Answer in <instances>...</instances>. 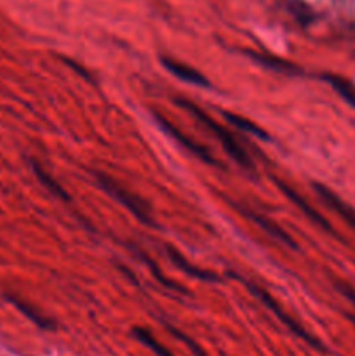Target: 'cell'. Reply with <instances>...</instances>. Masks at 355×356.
<instances>
[{
    "label": "cell",
    "instance_id": "6da1fadb",
    "mask_svg": "<svg viewBox=\"0 0 355 356\" xmlns=\"http://www.w3.org/2000/svg\"><path fill=\"white\" fill-rule=\"evenodd\" d=\"M176 104L178 106H181L183 110H187L188 113L191 115V117H195V120L200 122L202 125H204L205 129H207L209 132H212L214 134V138L218 139L219 143H221V146L225 148V152L228 153L230 156H232L233 160H235L237 163H239L242 169L246 170H254V163L253 160H251V156L247 155V152L244 149V146L240 145L239 141H237V138L233 134H230L228 131H226L223 125H219L218 122L214 120V118L209 117L207 113H205L202 108H198L197 104L191 103V101L188 99H176Z\"/></svg>",
    "mask_w": 355,
    "mask_h": 356
},
{
    "label": "cell",
    "instance_id": "7a4b0ae2",
    "mask_svg": "<svg viewBox=\"0 0 355 356\" xmlns=\"http://www.w3.org/2000/svg\"><path fill=\"white\" fill-rule=\"evenodd\" d=\"M94 179H96L97 186L104 191L106 195H110L115 202L122 205V207L127 209L139 222L146 226H155V219L152 216V207L143 200L141 197H138L136 193H132L131 190L124 186V184L118 183L117 179H113L108 174L100 172V170H94L93 172Z\"/></svg>",
    "mask_w": 355,
    "mask_h": 356
},
{
    "label": "cell",
    "instance_id": "3957f363",
    "mask_svg": "<svg viewBox=\"0 0 355 356\" xmlns=\"http://www.w3.org/2000/svg\"><path fill=\"white\" fill-rule=\"evenodd\" d=\"M240 280H242V284L246 285L247 291H249L251 294H253L254 298H256L258 301H260L261 305L265 306V308L270 309V312L275 315V318H277L281 323H284V325L287 327V329L291 330V332L294 334V336H298L299 339H303V341H305V343H308L312 348H317V350H324L322 344H320V341L315 339V337H313L312 334L306 332V330L303 329V327L299 325V323L296 322V320L292 318V316H289L287 313H285L284 309H282V306L278 305V302L275 301V299L271 298V296L268 294V292L265 291L263 287H260V285H256V284H254V282H251V280H244V278H240Z\"/></svg>",
    "mask_w": 355,
    "mask_h": 356
},
{
    "label": "cell",
    "instance_id": "277c9868",
    "mask_svg": "<svg viewBox=\"0 0 355 356\" xmlns=\"http://www.w3.org/2000/svg\"><path fill=\"white\" fill-rule=\"evenodd\" d=\"M153 117H155L157 124H159L160 127H162L164 131H166L167 134H169L171 138L174 139V141L180 143V145L183 146L184 149H188V152H190V153H194V155L197 156V159H200L202 162L209 163V165H218V160H216L214 156L211 155V152H209V149L205 148V146H202L200 143H197V141H195V139H191L190 136L184 134V132L181 131L180 127H176V125H174L173 122L167 120V118L164 117V115L153 113Z\"/></svg>",
    "mask_w": 355,
    "mask_h": 356
},
{
    "label": "cell",
    "instance_id": "5b68a950",
    "mask_svg": "<svg viewBox=\"0 0 355 356\" xmlns=\"http://www.w3.org/2000/svg\"><path fill=\"white\" fill-rule=\"evenodd\" d=\"M274 183L277 184V186H278V190H281L282 193H284L285 197H287L289 200L292 202V204H294V205H298V209H299V211H301L303 214H305L306 218L310 219V221H312V222H315V225H319L320 228H324V229H326V232H333V228H331V225H329V222L326 221V218H324L322 214H319V212H317L315 209H313L312 205H310L308 202H306L305 198H303L301 195H299L298 191L294 190V188H292V186H289L287 183H282V181H281V179H277V177H274Z\"/></svg>",
    "mask_w": 355,
    "mask_h": 356
},
{
    "label": "cell",
    "instance_id": "8992f818",
    "mask_svg": "<svg viewBox=\"0 0 355 356\" xmlns=\"http://www.w3.org/2000/svg\"><path fill=\"white\" fill-rule=\"evenodd\" d=\"M237 209H239V211L242 212V214L246 216V218H249L251 221L254 222V225L260 226V228L263 229L265 233H268V235H270V236L277 238L278 242H282V243H284V245L291 247V249H296V247H298V245H296L294 240H292V236L289 235V233L285 232L284 228H281V226H278L277 222L271 221L270 218H267V216H265V214H260V212L251 211V209H244V207H237Z\"/></svg>",
    "mask_w": 355,
    "mask_h": 356
},
{
    "label": "cell",
    "instance_id": "52a82bcc",
    "mask_svg": "<svg viewBox=\"0 0 355 356\" xmlns=\"http://www.w3.org/2000/svg\"><path fill=\"white\" fill-rule=\"evenodd\" d=\"M160 63H162V66L167 70V72L173 73L174 76L181 79L183 82L194 83V86H198V87H209V86H211V83H209V80H207V76L202 75V73L198 72L197 68H194V66H188V65H184V63L176 61V59L167 58V56L160 58Z\"/></svg>",
    "mask_w": 355,
    "mask_h": 356
},
{
    "label": "cell",
    "instance_id": "ba28073f",
    "mask_svg": "<svg viewBox=\"0 0 355 356\" xmlns=\"http://www.w3.org/2000/svg\"><path fill=\"white\" fill-rule=\"evenodd\" d=\"M246 54L249 56L253 61H256L258 65L265 66L268 70H274V72L282 73V75H289V76H296L301 75L303 70L299 66L292 65V63L285 61V59L277 58V56L271 54H261V52H254V51H246Z\"/></svg>",
    "mask_w": 355,
    "mask_h": 356
},
{
    "label": "cell",
    "instance_id": "9c48e42d",
    "mask_svg": "<svg viewBox=\"0 0 355 356\" xmlns=\"http://www.w3.org/2000/svg\"><path fill=\"white\" fill-rule=\"evenodd\" d=\"M7 301H9L10 305L16 306V308L19 309V312L23 313L28 320H31V322H33L37 327H40V329H44V330H54L56 329L54 320L49 318V316H45L40 309L35 308V306L30 305V302L23 301V299L16 298V296H7Z\"/></svg>",
    "mask_w": 355,
    "mask_h": 356
},
{
    "label": "cell",
    "instance_id": "30bf717a",
    "mask_svg": "<svg viewBox=\"0 0 355 356\" xmlns=\"http://www.w3.org/2000/svg\"><path fill=\"white\" fill-rule=\"evenodd\" d=\"M167 254H169L171 261H173V263L176 264V266L183 271V273L190 275V277L198 278V280H202V282H219L221 280V278H219L216 273H212V271L200 270V268H197V266H194L191 263H188V261L183 257V254L178 252V249H174V247H171V245L167 247Z\"/></svg>",
    "mask_w": 355,
    "mask_h": 356
},
{
    "label": "cell",
    "instance_id": "8fae6325",
    "mask_svg": "<svg viewBox=\"0 0 355 356\" xmlns=\"http://www.w3.org/2000/svg\"><path fill=\"white\" fill-rule=\"evenodd\" d=\"M31 170H33V174L37 176V179L40 181V184L49 191V193L54 195L56 198H59V200H63V202L70 200V195L66 193L65 188H63L61 184H59L58 181H56L54 177H52L51 174H49L47 170L40 165V163L31 162Z\"/></svg>",
    "mask_w": 355,
    "mask_h": 356
},
{
    "label": "cell",
    "instance_id": "7c38bea8",
    "mask_svg": "<svg viewBox=\"0 0 355 356\" xmlns=\"http://www.w3.org/2000/svg\"><path fill=\"white\" fill-rule=\"evenodd\" d=\"M223 117H225V120L228 122V124H232L233 127H237L239 131L246 132V134L254 136V138H258V139H263V141H268V139H270V136H268V132L265 131V129H261L260 125L254 124V122H251V120H247V118L240 117V115L225 111V113H223Z\"/></svg>",
    "mask_w": 355,
    "mask_h": 356
},
{
    "label": "cell",
    "instance_id": "4fadbf2b",
    "mask_svg": "<svg viewBox=\"0 0 355 356\" xmlns=\"http://www.w3.org/2000/svg\"><path fill=\"white\" fill-rule=\"evenodd\" d=\"M132 336H134L143 346H146L150 351H153L157 356H174L164 344H160L159 341H157V337L153 336L150 330L143 329V327H134V329H132Z\"/></svg>",
    "mask_w": 355,
    "mask_h": 356
},
{
    "label": "cell",
    "instance_id": "5bb4252c",
    "mask_svg": "<svg viewBox=\"0 0 355 356\" xmlns=\"http://www.w3.org/2000/svg\"><path fill=\"white\" fill-rule=\"evenodd\" d=\"M322 79L326 80L327 83H331V86H333L334 89H336L338 92H340L341 96L348 101V103L354 104L355 106V89L347 82V80L340 79V76H336V75H322Z\"/></svg>",
    "mask_w": 355,
    "mask_h": 356
},
{
    "label": "cell",
    "instance_id": "9a60e30c",
    "mask_svg": "<svg viewBox=\"0 0 355 356\" xmlns=\"http://www.w3.org/2000/svg\"><path fill=\"white\" fill-rule=\"evenodd\" d=\"M134 252H138V254H139V257H141V259L145 261V264H146V266H148L150 270L153 271V277H155L157 280L160 282V284H162V285H166V287H169V289H173V291H178V292H181V294H187V291H184V287H181L180 284H174V282L167 280L166 277H162V273H160V271H159V268H157L155 261H153L152 257H146L145 254H141V252H139V250H136V249H134Z\"/></svg>",
    "mask_w": 355,
    "mask_h": 356
},
{
    "label": "cell",
    "instance_id": "2e32d148",
    "mask_svg": "<svg viewBox=\"0 0 355 356\" xmlns=\"http://www.w3.org/2000/svg\"><path fill=\"white\" fill-rule=\"evenodd\" d=\"M167 329H169V332L173 334L174 337H178V339H180V341H183V343L187 344L188 350H190L195 356H207V355L204 353V350H202V348L198 346V344L195 343L194 339H190V337H188L187 334H183V332H181V330L174 329V327H171V325H167Z\"/></svg>",
    "mask_w": 355,
    "mask_h": 356
},
{
    "label": "cell",
    "instance_id": "e0dca14e",
    "mask_svg": "<svg viewBox=\"0 0 355 356\" xmlns=\"http://www.w3.org/2000/svg\"><path fill=\"white\" fill-rule=\"evenodd\" d=\"M63 63H65V65H68L70 68L73 70V72L75 73H79L80 76H84V79L87 80V82H90V83H94L93 82V75H90L89 72H87V70H84V66H80V65H77L75 61H72V59H68V58H63Z\"/></svg>",
    "mask_w": 355,
    "mask_h": 356
},
{
    "label": "cell",
    "instance_id": "ac0fdd59",
    "mask_svg": "<svg viewBox=\"0 0 355 356\" xmlns=\"http://www.w3.org/2000/svg\"><path fill=\"white\" fill-rule=\"evenodd\" d=\"M341 291H343L345 296H348V298H350L352 301L355 302V292L352 291V289H348V287H345V285H341Z\"/></svg>",
    "mask_w": 355,
    "mask_h": 356
}]
</instances>
